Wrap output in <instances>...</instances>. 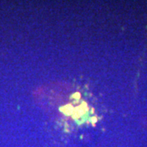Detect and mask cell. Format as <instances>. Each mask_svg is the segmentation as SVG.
<instances>
[{
	"label": "cell",
	"instance_id": "1",
	"mask_svg": "<svg viewBox=\"0 0 147 147\" xmlns=\"http://www.w3.org/2000/svg\"><path fill=\"white\" fill-rule=\"evenodd\" d=\"M61 110L66 115H72L74 111V108L73 106H71V105H65L64 107H61Z\"/></svg>",
	"mask_w": 147,
	"mask_h": 147
},
{
	"label": "cell",
	"instance_id": "2",
	"mask_svg": "<svg viewBox=\"0 0 147 147\" xmlns=\"http://www.w3.org/2000/svg\"><path fill=\"white\" fill-rule=\"evenodd\" d=\"M72 97H74V99H79V97H80V95L79 93H76V94H74L72 96Z\"/></svg>",
	"mask_w": 147,
	"mask_h": 147
},
{
	"label": "cell",
	"instance_id": "3",
	"mask_svg": "<svg viewBox=\"0 0 147 147\" xmlns=\"http://www.w3.org/2000/svg\"><path fill=\"white\" fill-rule=\"evenodd\" d=\"M91 120H92V123H96V118H92Z\"/></svg>",
	"mask_w": 147,
	"mask_h": 147
}]
</instances>
